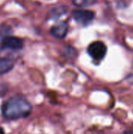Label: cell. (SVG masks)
Instances as JSON below:
<instances>
[{"label":"cell","instance_id":"obj_1","mask_svg":"<svg viewBox=\"0 0 133 134\" xmlns=\"http://www.w3.org/2000/svg\"><path fill=\"white\" fill-rule=\"evenodd\" d=\"M32 111L30 103L21 96L8 99L2 106V115L9 119H17L27 117Z\"/></svg>","mask_w":133,"mask_h":134},{"label":"cell","instance_id":"obj_2","mask_svg":"<svg viewBox=\"0 0 133 134\" xmlns=\"http://www.w3.org/2000/svg\"><path fill=\"white\" fill-rule=\"evenodd\" d=\"M88 53L94 60H101L107 53V46L103 42L96 41L89 46Z\"/></svg>","mask_w":133,"mask_h":134},{"label":"cell","instance_id":"obj_3","mask_svg":"<svg viewBox=\"0 0 133 134\" xmlns=\"http://www.w3.org/2000/svg\"><path fill=\"white\" fill-rule=\"evenodd\" d=\"M72 16L77 23L82 25H87L94 19L95 13L90 10L77 9L73 11Z\"/></svg>","mask_w":133,"mask_h":134},{"label":"cell","instance_id":"obj_4","mask_svg":"<svg viewBox=\"0 0 133 134\" xmlns=\"http://www.w3.org/2000/svg\"><path fill=\"white\" fill-rule=\"evenodd\" d=\"M2 48L11 49H20L23 47V41L16 37L6 36L2 40Z\"/></svg>","mask_w":133,"mask_h":134},{"label":"cell","instance_id":"obj_5","mask_svg":"<svg viewBox=\"0 0 133 134\" xmlns=\"http://www.w3.org/2000/svg\"><path fill=\"white\" fill-rule=\"evenodd\" d=\"M68 31V25L66 22H60L59 24L53 26L50 29V33L53 36L57 38H63Z\"/></svg>","mask_w":133,"mask_h":134},{"label":"cell","instance_id":"obj_6","mask_svg":"<svg viewBox=\"0 0 133 134\" xmlns=\"http://www.w3.org/2000/svg\"><path fill=\"white\" fill-rule=\"evenodd\" d=\"M14 67V63L9 59L0 58V75L5 74Z\"/></svg>","mask_w":133,"mask_h":134},{"label":"cell","instance_id":"obj_7","mask_svg":"<svg viewBox=\"0 0 133 134\" xmlns=\"http://www.w3.org/2000/svg\"><path fill=\"white\" fill-rule=\"evenodd\" d=\"M66 10H67V7H65V6L56 7L49 11L50 17L52 19H56V17H59V16H62L63 14H64L66 13Z\"/></svg>","mask_w":133,"mask_h":134},{"label":"cell","instance_id":"obj_8","mask_svg":"<svg viewBox=\"0 0 133 134\" xmlns=\"http://www.w3.org/2000/svg\"><path fill=\"white\" fill-rule=\"evenodd\" d=\"M96 2V0H73L74 5L79 7H86L92 5Z\"/></svg>","mask_w":133,"mask_h":134},{"label":"cell","instance_id":"obj_9","mask_svg":"<svg viewBox=\"0 0 133 134\" xmlns=\"http://www.w3.org/2000/svg\"><path fill=\"white\" fill-rule=\"evenodd\" d=\"M12 33V28L7 24L0 25V36H3V38L9 36V34Z\"/></svg>","mask_w":133,"mask_h":134},{"label":"cell","instance_id":"obj_10","mask_svg":"<svg viewBox=\"0 0 133 134\" xmlns=\"http://www.w3.org/2000/svg\"><path fill=\"white\" fill-rule=\"evenodd\" d=\"M121 134H133V132H132V131H126V132L122 133Z\"/></svg>","mask_w":133,"mask_h":134},{"label":"cell","instance_id":"obj_11","mask_svg":"<svg viewBox=\"0 0 133 134\" xmlns=\"http://www.w3.org/2000/svg\"><path fill=\"white\" fill-rule=\"evenodd\" d=\"M0 134H5L4 133V130H3V129L0 126Z\"/></svg>","mask_w":133,"mask_h":134}]
</instances>
